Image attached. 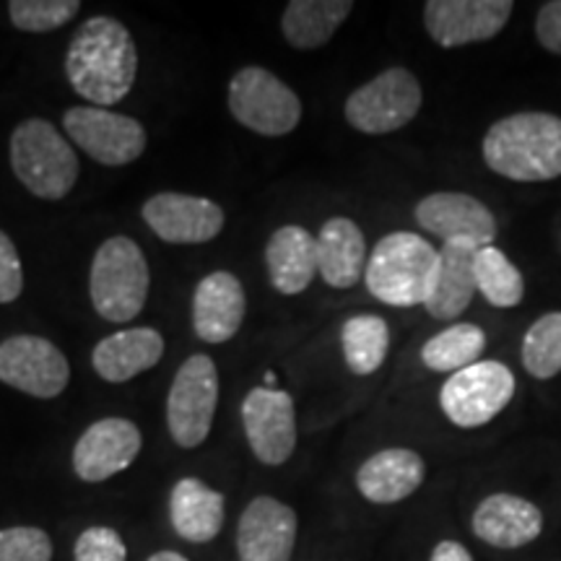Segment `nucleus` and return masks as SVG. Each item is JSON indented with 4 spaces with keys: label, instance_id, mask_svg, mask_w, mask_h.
I'll use <instances>...</instances> for the list:
<instances>
[{
    "label": "nucleus",
    "instance_id": "nucleus-10",
    "mask_svg": "<svg viewBox=\"0 0 561 561\" xmlns=\"http://www.w3.org/2000/svg\"><path fill=\"white\" fill-rule=\"evenodd\" d=\"M66 136L104 167H125L140 159L149 136L136 117L104 107H70L62 115Z\"/></svg>",
    "mask_w": 561,
    "mask_h": 561
},
{
    "label": "nucleus",
    "instance_id": "nucleus-37",
    "mask_svg": "<svg viewBox=\"0 0 561 561\" xmlns=\"http://www.w3.org/2000/svg\"><path fill=\"white\" fill-rule=\"evenodd\" d=\"M146 561H191V559L182 557V553H178V551H157V553H151Z\"/></svg>",
    "mask_w": 561,
    "mask_h": 561
},
{
    "label": "nucleus",
    "instance_id": "nucleus-5",
    "mask_svg": "<svg viewBox=\"0 0 561 561\" xmlns=\"http://www.w3.org/2000/svg\"><path fill=\"white\" fill-rule=\"evenodd\" d=\"M151 271L144 250L130 237H110L94 252L89 271V297L100 318L130 322L149 299Z\"/></svg>",
    "mask_w": 561,
    "mask_h": 561
},
{
    "label": "nucleus",
    "instance_id": "nucleus-35",
    "mask_svg": "<svg viewBox=\"0 0 561 561\" xmlns=\"http://www.w3.org/2000/svg\"><path fill=\"white\" fill-rule=\"evenodd\" d=\"M536 37L546 50L561 58V0H549L538 9Z\"/></svg>",
    "mask_w": 561,
    "mask_h": 561
},
{
    "label": "nucleus",
    "instance_id": "nucleus-14",
    "mask_svg": "<svg viewBox=\"0 0 561 561\" xmlns=\"http://www.w3.org/2000/svg\"><path fill=\"white\" fill-rule=\"evenodd\" d=\"M515 11L512 0H430L424 26L442 47H462L494 39Z\"/></svg>",
    "mask_w": 561,
    "mask_h": 561
},
{
    "label": "nucleus",
    "instance_id": "nucleus-29",
    "mask_svg": "<svg viewBox=\"0 0 561 561\" xmlns=\"http://www.w3.org/2000/svg\"><path fill=\"white\" fill-rule=\"evenodd\" d=\"M473 276L476 289L481 291V297L491 307L510 310V307L520 305L525 297L523 273L517 271V265L496 244H489V248H481L476 252Z\"/></svg>",
    "mask_w": 561,
    "mask_h": 561
},
{
    "label": "nucleus",
    "instance_id": "nucleus-23",
    "mask_svg": "<svg viewBox=\"0 0 561 561\" xmlns=\"http://www.w3.org/2000/svg\"><path fill=\"white\" fill-rule=\"evenodd\" d=\"M265 265L273 289L286 297L310 289L318 276V237L299 224H286L265 244Z\"/></svg>",
    "mask_w": 561,
    "mask_h": 561
},
{
    "label": "nucleus",
    "instance_id": "nucleus-3",
    "mask_svg": "<svg viewBox=\"0 0 561 561\" xmlns=\"http://www.w3.org/2000/svg\"><path fill=\"white\" fill-rule=\"evenodd\" d=\"M11 170L39 201H62L79 180V157L50 121L26 117L11 133Z\"/></svg>",
    "mask_w": 561,
    "mask_h": 561
},
{
    "label": "nucleus",
    "instance_id": "nucleus-22",
    "mask_svg": "<svg viewBox=\"0 0 561 561\" xmlns=\"http://www.w3.org/2000/svg\"><path fill=\"white\" fill-rule=\"evenodd\" d=\"M481 248L476 242L455 240L445 242L439 248L437 271H434L432 291L426 297L424 307L432 318L437 320H455L471 307L476 289L473 263L476 252Z\"/></svg>",
    "mask_w": 561,
    "mask_h": 561
},
{
    "label": "nucleus",
    "instance_id": "nucleus-30",
    "mask_svg": "<svg viewBox=\"0 0 561 561\" xmlns=\"http://www.w3.org/2000/svg\"><path fill=\"white\" fill-rule=\"evenodd\" d=\"M523 367L536 380H551L561 371V312H549L538 318L525 331Z\"/></svg>",
    "mask_w": 561,
    "mask_h": 561
},
{
    "label": "nucleus",
    "instance_id": "nucleus-27",
    "mask_svg": "<svg viewBox=\"0 0 561 561\" xmlns=\"http://www.w3.org/2000/svg\"><path fill=\"white\" fill-rule=\"evenodd\" d=\"M346 367L356 377H369L382 367L390 351V328L380 314H354L341 328Z\"/></svg>",
    "mask_w": 561,
    "mask_h": 561
},
{
    "label": "nucleus",
    "instance_id": "nucleus-25",
    "mask_svg": "<svg viewBox=\"0 0 561 561\" xmlns=\"http://www.w3.org/2000/svg\"><path fill=\"white\" fill-rule=\"evenodd\" d=\"M367 271V240L359 224L333 216L318 234V273L333 289H351Z\"/></svg>",
    "mask_w": 561,
    "mask_h": 561
},
{
    "label": "nucleus",
    "instance_id": "nucleus-9",
    "mask_svg": "<svg viewBox=\"0 0 561 561\" xmlns=\"http://www.w3.org/2000/svg\"><path fill=\"white\" fill-rule=\"evenodd\" d=\"M515 375L502 362H476L455 371L439 390V409L460 430L489 424L515 398Z\"/></svg>",
    "mask_w": 561,
    "mask_h": 561
},
{
    "label": "nucleus",
    "instance_id": "nucleus-2",
    "mask_svg": "<svg viewBox=\"0 0 561 561\" xmlns=\"http://www.w3.org/2000/svg\"><path fill=\"white\" fill-rule=\"evenodd\" d=\"M483 161L512 182L561 178V117L551 112H515L483 136Z\"/></svg>",
    "mask_w": 561,
    "mask_h": 561
},
{
    "label": "nucleus",
    "instance_id": "nucleus-26",
    "mask_svg": "<svg viewBox=\"0 0 561 561\" xmlns=\"http://www.w3.org/2000/svg\"><path fill=\"white\" fill-rule=\"evenodd\" d=\"M351 0H291L280 16V32L294 50H318L351 16Z\"/></svg>",
    "mask_w": 561,
    "mask_h": 561
},
{
    "label": "nucleus",
    "instance_id": "nucleus-21",
    "mask_svg": "<svg viewBox=\"0 0 561 561\" xmlns=\"http://www.w3.org/2000/svg\"><path fill=\"white\" fill-rule=\"evenodd\" d=\"M164 356V339L157 328H125L107 335L91 351V367L104 382L121 385L157 367Z\"/></svg>",
    "mask_w": 561,
    "mask_h": 561
},
{
    "label": "nucleus",
    "instance_id": "nucleus-15",
    "mask_svg": "<svg viewBox=\"0 0 561 561\" xmlns=\"http://www.w3.org/2000/svg\"><path fill=\"white\" fill-rule=\"evenodd\" d=\"M146 227L170 244H203L221 234L224 210L219 203L187 193H157L140 208Z\"/></svg>",
    "mask_w": 561,
    "mask_h": 561
},
{
    "label": "nucleus",
    "instance_id": "nucleus-31",
    "mask_svg": "<svg viewBox=\"0 0 561 561\" xmlns=\"http://www.w3.org/2000/svg\"><path fill=\"white\" fill-rule=\"evenodd\" d=\"M81 11L79 0H11L9 19L19 32L47 34L70 24Z\"/></svg>",
    "mask_w": 561,
    "mask_h": 561
},
{
    "label": "nucleus",
    "instance_id": "nucleus-11",
    "mask_svg": "<svg viewBox=\"0 0 561 561\" xmlns=\"http://www.w3.org/2000/svg\"><path fill=\"white\" fill-rule=\"evenodd\" d=\"M0 382L42 401L66 392L70 364L53 341L42 335H11L0 343Z\"/></svg>",
    "mask_w": 561,
    "mask_h": 561
},
{
    "label": "nucleus",
    "instance_id": "nucleus-36",
    "mask_svg": "<svg viewBox=\"0 0 561 561\" xmlns=\"http://www.w3.org/2000/svg\"><path fill=\"white\" fill-rule=\"evenodd\" d=\"M430 561H473V557L471 551L458 541H439L432 549Z\"/></svg>",
    "mask_w": 561,
    "mask_h": 561
},
{
    "label": "nucleus",
    "instance_id": "nucleus-19",
    "mask_svg": "<svg viewBox=\"0 0 561 561\" xmlns=\"http://www.w3.org/2000/svg\"><path fill=\"white\" fill-rule=\"evenodd\" d=\"M248 299L242 280L229 271H214L193 291V331L203 343H227L240 333Z\"/></svg>",
    "mask_w": 561,
    "mask_h": 561
},
{
    "label": "nucleus",
    "instance_id": "nucleus-7",
    "mask_svg": "<svg viewBox=\"0 0 561 561\" xmlns=\"http://www.w3.org/2000/svg\"><path fill=\"white\" fill-rule=\"evenodd\" d=\"M424 91L409 68H388L375 79L351 91L343 107L351 128L367 136H388L401 130L419 115Z\"/></svg>",
    "mask_w": 561,
    "mask_h": 561
},
{
    "label": "nucleus",
    "instance_id": "nucleus-24",
    "mask_svg": "<svg viewBox=\"0 0 561 561\" xmlns=\"http://www.w3.org/2000/svg\"><path fill=\"white\" fill-rule=\"evenodd\" d=\"M227 517V500L195 476L180 479L170 494V520L182 541L208 543L219 536Z\"/></svg>",
    "mask_w": 561,
    "mask_h": 561
},
{
    "label": "nucleus",
    "instance_id": "nucleus-6",
    "mask_svg": "<svg viewBox=\"0 0 561 561\" xmlns=\"http://www.w3.org/2000/svg\"><path fill=\"white\" fill-rule=\"evenodd\" d=\"M227 102L237 123L265 138L286 136L301 121L297 91L263 66L237 70L229 81Z\"/></svg>",
    "mask_w": 561,
    "mask_h": 561
},
{
    "label": "nucleus",
    "instance_id": "nucleus-8",
    "mask_svg": "<svg viewBox=\"0 0 561 561\" xmlns=\"http://www.w3.org/2000/svg\"><path fill=\"white\" fill-rule=\"evenodd\" d=\"M219 405V369L208 354H193L180 369L167 396V426L185 450L201 447L214 426Z\"/></svg>",
    "mask_w": 561,
    "mask_h": 561
},
{
    "label": "nucleus",
    "instance_id": "nucleus-34",
    "mask_svg": "<svg viewBox=\"0 0 561 561\" xmlns=\"http://www.w3.org/2000/svg\"><path fill=\"white\" fill-rule=\"evenodd\" d=\"M24 291V265L16 244L0 229V305H11Z\"/></svg>",
    "mask_w": 561,
    "mask_h": 561
},
{
    "label": "nucleus",
    "instance_id": "nucleus-33",
    "mask_svg": "<svg viewBox=\"0 0 561 561\" xmlns=\"http://www.w3.org/2000/svg\"><path fill=\"white\" fill-rule=\"evenodd\" d=\"M73 561H128V549L115 528L94 525L76 538Z\"/></svg>",
    "mask_w": 561,
    "mask_h": 561
},
{
    "label": "nucleus",
    "instance_id": "nucleus-16",
    "mask_svg": "<svg viewBox=\"0 0 561 561\" xmlns=\"http://www.w3.org/2000/svg\"><path fill=\"white\" fill-rule=\"evenodd\" d=\"M297 512L276 496H255L237 523L240 561H291L297 546Z\"/></svg>",
    "mask_w": 561,
    "mask_h": 561
},
{
    "label": "nucleus",
    "instance_id": "nucleus-17",
    "mask_svg": "<svg viewBox=\"0 0 561 561\" xmlns=\"http://www.w3.org/2000/svg\"><path fill=\"white\" fill-rule=\"evenodd\" d=\"M416 224L445 242L468 240L489 248L496 240V219L486 203L466 193H432L413 208Z\"/></svg>",
    "mask_w": 561,
    "mask_h": 561
},
{
    "label": "nucleus",
    "instance_id": "nucleus-12",
    "mask_svg": "<svg viewBox=\"0 0 561 561\" xmlns=\"http://www.w3.org/2000/svg\"><path fill=\"white\" fill-rule=\"evenodd\" d=\"M242 426L252 455L278 468L297 450V409L286 390L257 385L242 401Z\"/></svg>",
    "mask_w": 561,
    "mask_h": 561
},
{
    "label": "nucleus",
    "instance_id": "nucleus-20",
    "mask_svg": "<svg viewBox=\"0 0 561 561\" xmlns=\"http://www.w3.org/2000/svg\"><path fill=\"white\" fill-rule=\"evenodd\" d=\"M426 479V462L409 447L375 453L356 471V489L371 504H396L416 494Z\"/></svg>",
    "mask_w": 561,
    "mask_h": 561
},
{
    "label": "nucleus",
    "instance_id": "nucleus-18",
    "mask_svg": "<svg viewBox=\"0 0 561 561\" xmlns=\"http://www.w3.org/2000/svg\"><path fill=\"white\" fill-rule=\"evenodd\" d=\"M471 525L479 541L502 551H515L541 536L543 512L525 496L496 491L479 502Z\"/></svg>",
    "mask_w": 561,
    "mask_h": 561
},
{
    "label": "nucleus",
    "instance_id": "nucleus-32",
    "mask_svg": "<svg viewBox=\"0 0 561 561\" xmlns=\"http://www.w3.org/2000/svg\"><path fill=\"white\" fill-rule=\"evenodd\" d=\"M0 561H53V541L42 528L16 525L0 530Z\"/></svg>",
    "mask_w": 561,
    "mask_h": 561
},
{
    "label": "nucleus",
    "instance_id": "nucleus-4",
    "mask_svg": "<svg viewBox=\"0 0 561 561\" xmlns=\"http://www.w3.org/2000/svg\"><path fill=\"white\" fill-rule=\"evenodd\" d=\"M439 250L413 231H392L371 250L364 280L375 299L390 307L424 305L432 291Z\"/></svg>",
    "mask_w": 561,
    "mask_h": 561
},
{
    "label": "nucleus",
    "instance_id": "nucleus-28",
    "mask_svg": "<svg viewBox=\"0 0 561 561\" xmlns=\"http://www.w3.org/2000/svg\"><path fill=\"white\" fill-rule=\"evenodd\" d=\"M486 348V333L473 322H458L445 328L421 346V362L432 371H460L481 359Z\"/></svg>",
    "mask_w": 561,
    "mask_h": 561
},
{
    "label": "nucleus",
    "instance_id": "nucleus-1",
    "mask_svg": "<svg viewBox=\"0 0 561 561\" xmlns=\"http://www.w3.org/2000/svg\"><path fill=\"white\" fill-rule=\"evenodd\" d=\"M66 76L91 107H112L130 94L138 76V47L123 21L91 16L68 42Z\"/></svg>",
    "mask_w": 561,
    "mask_h": 561
},
{
    "label": "nucleus",
    "instance_id": "nucleus-13",
    "mask_svg": "<svg viewBox=\"0 0 561 561\" xmlns=\"http://www.w3.org/2000/svg\"><path fill=\"white\" fill-rule=\"evenodd\" d=\"M144 447V434L130 419L110 416L87 426V432L76 439L73 471L81 481L102 483L112 476L128 471Z\"/></svg>",
    "mask_w": 561,
    "mask_h": 561
}]
</instances>
